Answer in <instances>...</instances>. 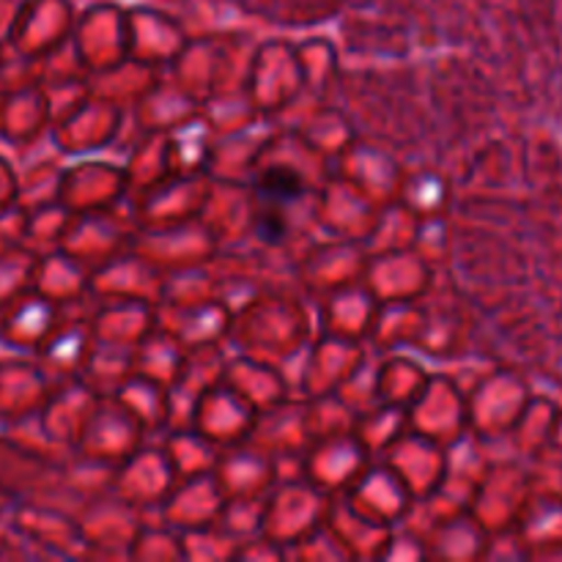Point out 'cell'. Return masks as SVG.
Returning <instances> with one entry per match:
<instances>
[{
	"instance_id": "1",
	"label": "cell",
	"mask_w": 562,
	"mask_h": 562,
	"mask_svg": "<svg viewBox=\"0 0 562 562\" xmlns=\"http://www.w3.org/2000/svg\"><path fill=\"white\" fill-rule=\"evenodd\" d=\"M302 179L291 168H269L263 170L256 184V198L261 201V209H274L283 212L289 203L302 198Z\"/></svg>"
}]
</instances>
